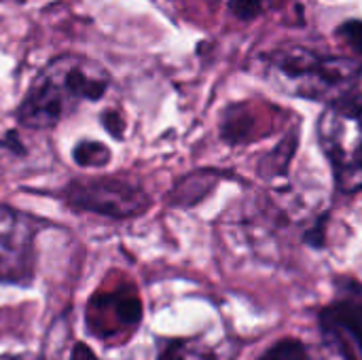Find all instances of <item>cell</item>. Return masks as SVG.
Listing matches in <instances>:
<instances>
[{
	"mask_svg": "<svg viewBox=\"0 0 362 360\" xmlns=\"http://www.w3.org/2000/svg\"><path fill=\"white\" fill-rule=\"evenodd\" d=\"M106 87L108 76L104 68L81 57H59L32 83L17 108V119L34 129L53 127L68 117L78 102L100 100Z\"/></svg>",
	"mask_w": 362,
	"mask_h": 360,
	"instance_id": "obj_1",
	"label": "cell"
},
{
	"mask_svg": "<svg viewBox=\"0 0 362 360\" xmlns=\"http://www.w3.org/2000/svg\"><path fill=\"white\" fill-rule=\"evenodd\" d=\"M265 68L278 89L310 100H337L358 83L362 64L348 57L320 55L305 47H280L265 57Z\"/></svg>",
	"mask_w": 362,
	"mask_h": 360,
	"instance_id": "obj_2",
	"label": "cell"
},
{
	"mask_svg": "<svg viewBox=\"0 0 362 360\" xmlns=\"http://www.w3.org/2000/svg\"><path fill=\"white\" fill-rule=\"evenodd\" d=\"M318 142L344 193L362 189V98L346 93L325 108L318 121Z\"/></svg>",
	"mask_w": 362,
	"mask_h": 360,
	"instance_id": "obj_3",
	"label": "cell"
},
{
	"mask_svg": "<svg viewBox=\"0 0 362 360\" xmlns=\"http://www.w3.org/2000/svg\"><path fill=\"white\" fill-rule=\"evenodd\" d=\"M142 320V301L132 286L104 291L85 308V335L95 344L125 339Z\"/></svg>",
	"mask_w": 362,
	"mask_h": 360,
	"instance_id": "obj_4",
	"label": "cell"
},
{
	"mask_svg": "<svg viewBox=\"0 0 362 360\" xmlns=\"http://www.w3.org/2000/svg\"><path fill=\"white\" fill-rule=\"evenodd\" d=\"M66 202L76 210L110 219L136 216L148 208L146 193L138 185H132L121 178L76 180L66 189Z\"/></svg>",
	"mask_w": 362,
	"mask_h": 360,
	"instance_id": "obj_5",
	"label": "cell"
},
{
	"mask_svg": "<svg viewBox=\"0 0 362 360\" xmlns=\"http://www.w3.org/2000/svg\"><path fill=\"white\" fill-rule=\"evenodd\" d=\"M36 225L30 216L0 206V282L30 284L34 278Z\"/></svg>",
	"mask_w": 362,
	"mask_h": 360,
	"instance_id": "obj_6",
	"label": "cell"
},
{
	"mask_svg": "<svg viewBox=\"0 0 362 360\" xmlns=\"http://www.w3.org/2000/svg\"><path fill=\"white\" fill-rule=\"evenodd\" d=\"M257 360H350L346 346L322 333H293L276 339Z\"/></svg>",
	"mask_w": 362,
	"mask_h": 360,
	"instance_id": "obj_7",
	"label": "cell"
},
{
	"mask_svg": "<svg viewBox=\"0 0 362 360\" xmlns=\"http://www.w3.org/2000/svg\"><path fill=\"white\" fill-rule=\"evenodd\" d=\"M235 346L225 337L191 335L174 337L157 344L148 360H231Z\"/></svg>",
	"mask_w": 362,
	"mask_h": 360,
	"instance_id": "obj_8",
	"label": "cell"
},
{
	"mask_svg": "<svg viewBox=\"0 0 362 360\" xmlns=\"http://www.w3.org/2000/svg\"><path fill=\"white\" fill-rule=\"evenodd\" d=\"M322 329L339 339L348 352L362 356V297H348L329 306L322 316Z\"/></svg>",
	"mask_w": 362,
	"mask_h": 360,
	"instance_id": "obj_9",
	"label": "cell"
},
{
	"mask_svg": "<svg viewBox=\"0 0 362 360\" xmlns=\"http://www.w3.org/2000/svg\"><path fill=\"white\" fill-rule=\"evenodd\" d=\"M42 360H106L91 346V337L85 339V333H76L70 318L57 320L45 342Z\"/></svg>",
	"mask_w": 362,
	"mask_h": 360,
	"instance_id": "obj_10",
	"label": "cell"
},
{
	"mask_svg": "<svg viewBox=\"0 0 362 360\" xmlns=\"http://www.w3.org/2000/svg\"><path fill=\"white\" fill-rule=\"evenodd\" d=\"M252 127H255V121L246 112L244 106H231V108H227L225 119H223V138L227 142L238 144V142L248 140Z\"/></svg>",
	"mask_w": 362,
	"mask_h": 360,
	"instance_id": "obj_11",
	"label": "cell"
},
{
	"mask_svg": "<svg viewBox=\"0 0 362 360\" xmlns=\"http://www.w3.org/2000/svg\"><path fill=\"white\" fill-rule=\"evenodd\" d=\"M74 161L81 168H102L110 161V151L93 140H85L74 149Z\"/></svg>",
	"mask_w": 362,
	"mask_h": 360,
	"instance_id": "obj_12",
	"label": "cell"
},
{
	"mask_svg": "<svg viewBox=\"0 0 362 360\" xmlns=\"http://www.w3.org/2000/svg\"><path fill=\"white\" fill-rule=\"evenodd\" d=\"M272 2L274 0H231L229 8L238 19L250 21V19L259 17L263 11H267L272 6Z\"/></svg>",
	"mask_w": 362,
	"mask_h": 360,
	"instance_id": "obj_13",
	"label": "cell"
},
{
	"mask_svg": "<svg viewBox=\"0 0 362 360\" xmlns=\"http://www.w3.org/2000/svg\"><path fill=\"white\" fill-rule=\"evenodd\" d=\"M337 34L350 45L352 51L362 55V21L361 19H348L337 28Z\"/></svg>",
	"mask_w": 362,
	"mask_h": 360,
	"instance_id": "obj_14",
	"label": "cell"
},
{
	"mask_svg": "<svg viewBox=\"0 0 362 360\" xmlns=\"http://www.w3.org/2000/svg\"><path fill=\"white\" fill-rule=\"evenodd\" d=\"M102 125L106 127V132H108L110 136L123 138V127H125V123H123V119L119 117V112L106 110V112L102 115Z\"/></svg>",
	"mask_w": 362,
	"mask_h": 360,
	"instance_id": "obj_15",
	"label": "cell"
},
{
	"mask_svg": "<svg viewBox=\"0 0 362 360\" xmlns=\"http://www.w3.org/2000/svg\"><path fill=\"white\" fill-rule=\"evenodd\" d=\"M0 360H34L30 356H0Z\"/></svg>",
	"mask_w": 362,
	"mask_h": 360,
	"instance_id": "obj_16",
	"label": "cell"
}]
</instances>
